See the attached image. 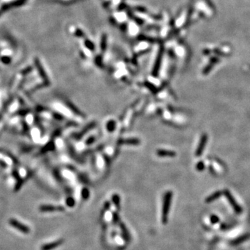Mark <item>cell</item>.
Returning a JSON list of instances; mask_svg holds the SVG:
<instances>
[{"mask_svg": "<svg viewBox=\"0 0 250 250\" xmlns=\"http://www.w3.org/2000/svg\"><path fill=\"white\" fill-rule=\"evenodd\" d=\"M41 212H55V211H61L64 210V208L61 207H55L53 205H42L39 208Z\"/></svg>", "mask_w": 250, "mask_h": 250, "instance_id": "cell-4", "label": "cell"}, {"mask_svg": "<svg viewBox=\"0 0 250 250\" xmlns=\"http://www.w3.org/2000/svg\"><path fill=\"white\" fill-rule=\"evenodd\" d=\"M113 218H114V221L116 222L118 221V220H119V218H118V215L117 214V213H114L113 214Z\"/></svg>", "mask_w": 250, "mask_h": 250, "instance_id": "cell-19", "label": "cell"}, {"mask_svg": "<svg viewBox=\"0 0 250 250\" xmlns=\"http://www.w3.org/2000/svg\"><path fill=\"white\" fill-rule=\"evenodd\" d=\"M220 192H217V193H215L214 194L212 195H211V196L209 197H208V198L207 199V202H213V201L215 199L218 198V197L220 196Z\"/></svg>", "mask_w": 250, "mask_h": 250, "instance_id": "cell-15", "label": "cell"}, {"mask_svg": "<svg viewBox=\"0 0 250 250\" xmlns=\"http://www.w3.org/2000/svg\"><path fill=\"white\" fill-rule=\"evenodd\" d=\"M63 242V240H58L56 241L50 242V243L44 244L43 247H41V250H52L54 248L58 247Z\"/></svg>", "mask_w": 250, "mask_h": 250, "instance_id": "cell-7", "label": "cell"}, {"mask_svg": "<svg viewBox=\"0 0 250 250\" xmlns=\"http://www.w3.org/2000/svg\"><path fill=\"white\" fill-rule=\"evenodd\" d=\"M120 145H138L140 143V141L138 138H126V139H121L118 141Z\"/></svg>", "mask_w": 250, "mask_h": 250, "instance_id": "cell-6", "label": "cell"}, {"mask_svg": "<svg viewBox=\"0 0 250 250\" xmlns=\"http://www.w3.org/2000/svg\"><path fill=\"white\" fill-rule=\"evenodd\" d=\"M65 203H66L67 206H68L69 207H73L74 206V204H75V201H74V200L72 197H70L66 199Z\"/></svg>", "mask_w": 250, "mask_h": 250, "instance_id": "cell-16", "label": "cell"}, {"mask_svg": "<svg viewBox=\"0 0 250 250\" xmlns=\"http://www.w3.org/2000/svg\"><path fill=\"white\" fill-rule=\"evenodd\" d=\"M0 165L1 166V167H7V164L6 163H4V162H3L2 160H0Z\"/></svg>", "mask_w": 250, "mask_h": 250, "instance_id": "cell-20", "label": "cell"}, {"mask_svg": "<svg viewBox=\"0 0 250 250\" xmlns=\"http://www.w3.org/2000/svg\"><path fill=\"white\" fill-rule=\"evenodd\" d=\"M94 140H95L94 138H93V137H91V138H90V139L87 140L86 143L88 144H88H90L91 143H92V142L94 141Z\"/></svg>", "mask_w": 250, "mask_h": 250, "instance_id": "cell-21", "label": "cell"}, {"mask_svg": "<svg viewBox=\"0 0 250 250\" xmlns=\"http://www.w3.org/2000/svg\"><path fill=\"white\" fill-rule=\"evenodd\" d=\"M95 123H92V124H90V125H88L87 127H85V128L84 129H83V131H81V132L79 133V135H77V136H76V138H81V137L83 136V135H84L85 134V133L87 132V131L91 130V129H92L93 128V127H95Z\"/></svg>", "mask_w": 250, "mask_h": 250, "instance_id": "cell-8", "label": "cell"}, {"mask_svg": "<svg viewBox=\"0 0 250 250\" xmlns=\"http://www.w3.org/2000/svg\"><path fill=\"white\" fill-rule=\"evenodd\" d=\"M54 148H55L54 144L51 142V143H49L48 144H47V145H45L43 149H42V153H45L47 152V151L53 150V149H54Z\"/></svg>", "mask_w": 250, "mask_h": 250, "instance_id": "cell-10", "label": "cell"}, {"mask_svg": "<svg viewBox=\"0 0 250 250\" xmlns=\"http://www.w3.org/2000/svg\"><path fill=\"white\" fill-rule=\"evenodd\" d=\"M61 117H62L61 116H60V115H58V113H56L54 114V118H56V119H57V120L58 119V120H61L62 119Z\"/></svg>", "mask_w": 250, "mask_h": 250, "instance_id": "cell-18", "label": "cell"}, {"mask_svg": "<svg viewBox=\"0 0 250 250\" xmlns=\"http://www.w3.org/2000/svg\"><path fill=\"white\" fill-rule=\"evenodd\" d=\"M89 196H90V191H89V190L86 188H84L82 189L81 190L82 198L84 199V200H87V199L89 197Z\"/></svg>", "mask_w": 250, "mask_h": 250, "instance_id": "cell-14", "label": "cell"}, {"mask_svg": "<svg viewBox=\"0 0 250 250\" xmlns=\"http://www.w3.org/2000/svg\"><path fill=\"white\" fill-rule=\"evenodd\" d=\"M172 196L173 193L171 191H167L164 195L161 216L162 223L163 224H166L167 223V221H168V215L169 209H170V204Z\"/></svg>", "mask_w": 250, "mask_h": 250, "instance_id": "cell-1", "label": "cell"}, {"mask_svg": "<svg viewBox=\"0 0 250 250\" xmlns=\"http://www.w3.org/2000/svg\"><path fill=\"white\" fill-rule=\"evenodd\" d=\"M9 224L10 225H11L12 227H13L15 229H18V231H21L24 233H29L30 232V229L29 227H27V225L21 223L20 222H19L17 220H15V219H11L9 220Z\"/></svg>", "mask_w": 250, "mask_h": 250, "instance_id": "cell-2", "label": "cell"}, {"mask_svg": "<svg viewBox=\"0 0 250 250\" xmlns=\"http://www.w3.org/2000/svg\"><path fill=\"white\" fill-rule=\"evenodd\" d=\"M65 104H66L67 106V107H68L70 109H71L74 113H76V115H81V113L79 111V110H77V109H76V108L74 106V105H73L71 102H65Z\"/></svg>", "mask_w": 250, "mask_h": 250, "instance_id": "cell-13", "label": "cell"}, {"mask_svg": "<svg viewBox=\"0 0 250 250\" xmlns=\"http://www.w3.org/2000/svg\"><path fill=\"white\" fill-rule=\"evenodd\" d=\"M196 167H197V170L202 171L204 169V164L203 162L200 161V162H199L197 164Z\"/></svg>", "mask_w": 250, "mask_h": 250, "instance_id": "cell-17", "label": "cell"}, {"mask_svg": "<svg viewBox=\"0 0 250 250\" xmlns=\"http://www.w3.org/2000/svg\"><path fill=\"white\" fill-rule=\"evenodd\" d=\"M156 154H157L159 157L169 158L175 157L176 155L175 151L171 150H166V149H158V150L156 151Z\"/></svg>", "mask_w": 250, "mask_h": 250, "instance_id": "cell-5", "label": "cell"}, {"mask_svg": "<svg viewBox=\"0 0 250 250\" xmlns=\"http://www.w3.org/2000/svg\"><path fill=\"white\" fill-rule=\"evenodd\" d=\"M207 140H208L207 135V134L202 135V137H201V139H200V143H199L197 148L196 152H195V155H196L197 157L200 156L202 153H203L204 149L205 148V146L207 145Z\"/></svg>", "mask_w": 250, "mask_h": 250, "instance_id": "cell-3", "label": "cell"}, {"mask_svg": "<svg viewBox=\"0 0 250 250\" xmlns=\"http://www.w3.org/2000/svg\"><path fill=\"white\" fill-rule=\"evenodd\" d=\"M120 227H121V229L122 231V233H123L124 238L127 241H128L129 240V234L128 231H127V228L125 227V226L123 224H120Z\"/></svg>", "mask_w": 250, "mask_h": 250, "instance_id": "cell-11", "label": "cell"}, {"mask_svg": "<svg viewBox=\"0 0 250 250\" xmlns=\"http://www.w3.org/2000/svg\"><path fill=\"white\" fill-rule=\"evenodd\" d=\"M105 206H106V207H105V208H106L107 209H109V208L110 207V204H109V202H106V203H105Z\"/></svg>", "mask_w": 250, "mask_h": 250, "instance_id": "cell-22", "label": "cell"}, {"mask_svg": "<svg viewBox=\"0 0 250 250\" xmlns=\"http://www.w3.org/2000/svg\"><path fill=\"white\" fill-rule=\"evenodd\" d=\"M112 201H113V203L115 204V206H116V208L120 207V198L119 195H118V194H115V195H113Z\"/></svg>", "mask_w": 250, "mask_h": 250, "instance_id": "cell-12", "label": "cell"}, {"mask_svg": "<svg viewBox=\"0 0 250 250\" xmlns=\"http://www.w3.org/2000/svg\"><path fill=\"white\" fill-rule=\"evenodd\" d=\"M116 122L114 120H110L107 122L106 124V129L109 132H112L116 129Z\"/></svg>", "mask_w": 250, "mask_h": 250, "instance_id": "cell-9", "label": "cell"}]
</instances>
